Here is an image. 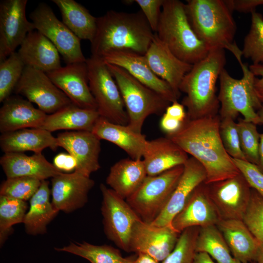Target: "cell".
I'll return each instance as SVG.
<instances>
[{"instance_id":"obj_23","label":"cell","mask_w":263,"mask_h":263,"mask_svg":"<svg viewBox=\"0 0 263 263\" xmlns=\"http://www.w3.org/2000/svg\"><path fill=\"white\" fill-rule=\"evenodd\" d=\"M47 116L27 99L10 96L0 109V132L2 134L28 128H40Z\"/></svg>"},{"instance_id":"obj_27","label":"cell","mask_w":263,"mask_h":263,"mask_svg":"<svg viewBox=\"0 0 263 263\" xmlns=\"http://www.w3.org/2000/svg\"><path fill=\"white\" fill-rule=\"evenodd\" d=\"M100 140L108 141L120 148L132 159H142L148 142L146 136L128 125L114 123L99 116L92 131Z\"/></svg>"},{"instance_id":"obj_53","label":"cell","mask_w":263,"mask_h":263,"mask_svg":"<svg viewBox=\"0 0 263 263\" xmlns=\"http://www.w3.org/2000/svg\"><path fill=\"white\" fill-rule=\"evenodd\" d=\"M257 166L261 171L263 172V133L260 134L259 160Z\"/></svg>"},{"instance_id":"obj_5","label":"cell","mask_w":263,"mask_h":263,"mask_svg":"<svg viewBox=\"0 0 263 263\" xmlns=\"http://www.w3.org/2000/svg\"><path fill=\"white\" fill-rule=\"evenodd\" d=\"M155 33L177 57L191 65L206 57L210 51L192 30L185 3L179 0H164Z\"/></svg>"},{"instance_id":"obj_1","label":"cell","mask_w":263,"mask_h":263,"mask_svg":"<svg viewBox=\"0 0 263 263\" xmlns=\"http://www.w3.org/2000/svg\"><path fill=\"white\" fill-rule=\"evenodd\" d=\"M218 114L196 119L187 118L176 133L167 135L204 167L206 184L234 177L240 173L225 151L219 132Z\"/></svg>"},{"instance_id":"obj_36","label":"cell","mask_w":263,"mask_h":263,"mask_svg":"<svg viewBox=\"0 0 263 263\" xmlns=\"http://www.w3.org/2000/svg\"><path fill=\"white\" fill-rule=\"evenodd\" d=\"M28 205L26 201L0 195V238L3 243L12 226L23 223Z\"/></svg>"},{"instance_id":"obj_57","label":"cell","mask_w":263,"mask_h":263,"mask_svg":"<svg viewBox=\"0 0 263 263\" xmlns=\"http://www.w3.org/2000/svg\"><path fill=\"white\" fill-rule=\"evenodd\" d=\"M261 5H263V0H261Z\"/></svg>"},{"instance_id":"obj_20","label":"cell","mask_w":263,"mask_h":263,"mask_svg":"<svg viewBox=\"0 0 263 263\" xmlns=\"http://www.w3.org/2000/svg\"><path fill=\"white\" fill-rule=\"evenodd\" d=\"M221 220L209 196L207 185L203 183L194 189L183 209L172 220L171 225L181 233L191 227L217 225Z\"/></svg>"},{"instance_id":"obj_32","label":"cell","mask_w":263,"mask_h":263,"mask_svg":"<svg viewBox=\"0 0 263 263\" xmlns=\"http://www.w3.org/2000/svg\"><path fill=\"white\" fill-rule=\"evenodd\" d=\"M99 116L96 110L81 108L72 104L47 115L40 129L50 132L60 130L92 132Z\"/></svg>"},{"instance_id":"obj_14","label":"cell","mask_w":263,"mask_h":263,"mask_svg":"<svg viewBox=\"0 0 263 263\" xmlns=\"http://www.w3.org/2000/svg\"><path fill=\"white\" fill-rule=\"evenodd\" d=\"M27 0L0 2V62L20 46L27 34L36 29L26 16Z\"/></svg>"},{"instance_id":"obj_33","label":"cell","mask_w":263,"mask_h":263,"mask_svg":"<svg viewBox=\"0 0 263 263\" xmlns=\"http://www.w3.org/2000/svg\"><path fill=\"white\" fill-rule=\"evenodd\" d=\"M61 13L62 22L80 39L91 42L96 31L97 18L74 0H53Z\"/></svg>"},{"instance_id":"obj_10","label":"cell","mask_w":263,"mask_h":263,"mask_svg":"<svg viewBox=\"0 0 263 263\" xmlns=\"http://www.w3.org/2000/svg\"><path fill=\"white\" fill-rule=\"evenodd\" d=\"M101 212L107 237L121 249L130 252L133 228L141 219L127 201L112 189L101 184Z\"/></svg>"},{"instance_id":"obj_9","label":"cell","mask_w":263,"mask_h":263,"mask_svg":"<svg viewBox=\"0 0 263 263\" xmlns=\"http://www.w3.org/2000/svg\"><path fill=\"white\" fill-rule=\"evenodd\" d=\"M86 63L90 89L99 115L111 122L127 125L129 118L121 94L106 63L93 56Z\"/></svg>"},{"instance_id":"obj_46","label":"cell","mask_w":263,"mask_h":263,"mask_svg":"<svg viewBox=\"0 0 263 263\" xmlns=\"http://www.w3.org/2000/svg\"><path fill=\"white\" fill-rule=\"evenodd\" d=\"M53 165L61 172L71 171L75 170L77 163L75 159L70 154L60 153L54 157Z\"/></svg>"},{"instance_id":"obj_6","label":"cell","mask_w":263,"mask_h":263,"mask_svg":"<svg viewBox=\"0 0 263 263\" xmlns=\"http://www.w3.org/2000/svg\"><path fill=\"white\" fill-rule=\"evenodd\" d=\"M239 63L243 73L242 78H233L225 68L220 75L219 115L221 118L235 120L241 114L245 121L260 124L256 111L262 107L263 104L255 92L256 76L246 65L242 61Z\"/></svg>"},{"instance_id":"obj_31","label":"cell","mask_w":263,"mask_h":263,"mask_svg":"<svg viewBox=\"0 0 263 263\" xmlns=\"http://www.w3.org/2000/svg\"><path fill=\"white\" fill-rule=\"evenodd\" d=\"M49 183L41 181L40 186L30 200V206L23 221L27 234L36 235L46 233L47 225L59 211L50 201Z\"/></svg>"},{"instance_id":"obj_34","label":"cell","mask_w":263,"mask_h":263,"mask_svg":"<svg viewBox=\"0 0 263 263\" xmlns=\"http://www.w3.org/2000/svg\"><path fill=\"white\" fill-rule=\"evenodd\" d=\"M195 251L196 252L207 253L217 263H241L232 255L216 225L200 228Z\"/></svg>"},{"instance_id":"obj_37","label":"cell","mask_w":263,"mask_h":263,"mask_svg":"<svg viewBox=\"0 0 263 263\" xmlns=\"http://www.w3.org/2000/svg\"><path fill=\"white\" fill-rule=\"evenodd\" d=\"M25 66L15 52L0 62V102L10 96L19 81Z\"/></svg>"},{"instance_id":"obj_19","label":"cell","mask_w":263,"mask_h":263,"mask_svg":"<svg viewBox=\"0 0 263 263\" xmlns=\"http://www.w3.org/2000/svg\"><path fill=\"white\" fill-rule=\"evenodd\" d=\"M183 172L167 205L151 224L157 226L171 225L175 216L183 209L194 189L207 178L203 166L194 158L189 157Z\"/></svg>"},{"instance_id":"obj_55","label":"cell","mask_w":263,"mask_h":263,"mask_svg":"<svg viewBox=\"0 0 263 263\" xmlns=\"http://www.w3.org/2000/svg\"><path fill=\"white\" fill-rule=\"evenodd\" d=\"M257 113L260 119V124L263 125V104L262 107L257 111Z\"/></svg>"},{"instance_id":"obj_56","label":"cell","mask_w":263,"mask_h":263,"mask_svg":"<svg viewBox=\"0 0 263 263\" xmlns=\"http://www.w3.org/2000/svg\"><path fill=\"white\" fill-rule=\"evenodd\" d=\"M135 259L133 257H128L127 260L123 263H134Z\"/></svg>"},{"instance_id":"obj_54","label":"cell","mask_w":263,"mask_h":263,"mask_svg":"<svg viewBox=\"0 0 263 263\" xmlns=\"http://www.w3.org/2000/svg\"><path fill=\"white\" fill-rule=\"evenodd\" d=\"M255 261L257 263H263V244L260 243Z\"/></svg>"},{"instance_id":"obj_17","label":"cell","mask_w":263,"mask_h":263,"mask_svg":"<svg viewBox=\"0 0 263 263\" xmlns=\"http://www.w3.org/2000/svg\"><path fill=\"white\" fill-rule=\"evenodd\" d=\"M101 58L107 63L123 68L169 102L178 101L179 97L169 85L152 71L145 55L129 51H118L110 52Z\"/></svg>"},{"instance_id":"obj_40","label":"cell","mask_w":263,"mask_h":263,"mask_svg":"<svg viewBox=\"0 0 263 263\" xmlns=\"http://www.w3.org/2000/svg\"><path fill=\"white\" fill-rule=\"evenodd\" d=\"M237 125L241 149L245 160L257 165L259 160L260 134L257 125L241 118Z\"/></svg>"},{"instance_id":"obj_12","label":"cell","mask_w":263,"mask_h":263,"mask_svg":"<svg viewBox=\"0 0 263 263\" xmlns=\"http://www.w3.org/2000/svg\"><path fill=\"white\" fill-rule=\"evenodd\" d=\"M14 90L46 114L54 113L73 104L45 73L30 67H25Z\"/></svg>"},{"instance_id":"obj_8","label":"cell","mask_w":263,"mask_h":263,"mask_svg":"<svg viewBox=\"0 0 263 263\" xmlns=\"http://www.w3.org/2000/svg\"><path fill=\"white\" fill-rule=\"evenodd\" d=\"M178 166L155 176H147L137 190L126 199L141 219L152 223L168 202L183 172Z\"/></svg>"},{"instance_id":"obj_45","label":"cell","mask_w":263,"mask_h":263,"mask_svg":"<svg viewBox=\"0 0 263 263\" xmlns=\"http://www.w3.org/2000/svg\"><path fill=\"white\" fill-rule=\"evenodd\" d=\"M134 1L140 6L151 30L155 33L164 0H135Z\"/></svg>"},{"instance_id":"obj_4","label":"cell","mask_w":263,"mask_h":263,"mask_svg":"<svg viewBox=\"0 0 263 263\" xmlns=\"http://www.w3.org/2000/svg\"><path fill=\"white\" fill-rule=\"evenodd\" d=\"M185 7L192 30L209 50L227 49L242 60V50L233 41L236 23L225 0H188Z\"/></svg>"},{"instance_id":"obj_38","label":"cell","mask_w":263,"mask_h":263,"mask_svg":"<svg viewBox=\"0 0 263 263\" xmlns=\"http://www.w3.org/2000/svg\"><path fill=\"white\" fill-rule=\"evenodd\" d=\"M251 14V27L244 38L242 55L253 64L263 65V17L256 11Z\"/></svg>"},{"instance_id":"obj_22","label":"cell","mask_w":263,"mask_h":263,"mask_svg":"<svg viewBox=\"0 0 263 263\" xmlns=\"http://www.w3.org/2000/svg\"><path fill=\"white\" fill-rule=\"evenodd\" d=\"M152 71L167 82L179 98L180 84L193 65L177 57L154 33L153 40L145 55Z\"/></svg>"},{"instance_id":"obj_52","label":"cell","mask_w":263,"mask_h":263,"mask_svg":"<svg viewBox=\"0 0 263 263\" xmlns=\"http://www.w3.org/2000/svg\"><path fill=\"white\" fill-rule=\"evenodd\" d=\"M134 263H159V262L148 254L138 253Z\"/></svg>"},{"instance_id":"obj_18","label":"cell","mask_w":263,"mask_h":263,"mask_svg":"<svg viewBox=\"0 0 263 263\" xmlns=\"http://www.w3.org/2000/svg\"><path fill=\"white\" fill-rule=\"evenodd\" d=\"M52 203L58 211L70 213L83 207L94 185L90 177L74 171L52 178Z\"/></svg>"},{"instance_id":"obj_47","label":"cell","mask_w":263,"mask_h":263,"mask_svg":"<svg viewBox=\"0 0 263 263\" xmlns=\"http://www.w3.org/2000/svg\"><path fill=\"white\" fill-rule=\"evenodd\" d=\"M225 2L230 10L240 12L251 13L261 4V0H225Z\"/></svg>"},{"instance_id":"obj_29","label":"cell","mask_w":263,"mask_h":263,"mask_svg":"<svg viewBox=\"0 0 263 263\" xmlns=\"http://www.w3.org/2000/svg\"><path fill=\"white\" fill-rule=\"evenodd\" d=\"M0 147L4 153H39L47 148L55 150L58 146L56 137L51 132L40 128H26L1 134Z\"/></svg>"},{"instance_id":"obj_7","label":"cell","mask_w":263,"mask_h":263,"mask_svg":"<svg viewBox=\"0 0 263 263\" xmlns=\"http://www.w3.org/2000/svg\"><path fill=\"white\" fill-rule=\"evenodd\" d=\"M106 63L121 94L129 118L127 125L135 132L141 133L146 119L150 115L162 113L171 103L123 68Z\"/></svg>"},{"instance_id":"obj_21","label":"cell","mask_w":263,"mask_h":263,"mask_svg":"<svg viewBox=\"0 0 263 263\" xmlns=\"http://www.w3.org/2000/svg\"><path fill=\"white\" fill-rule=\"evenodd\" d=\"M56 139L58 147L75 159L77 166L75 171L90 177L100 169V140L92 132H65L59 133Z\"/></svg>"},{"instance_id":"obj_50","label":"cell","mask_w":263,"mask_h":263,"mask_svg":"<svg viewBox=\"0 0 263 263\" xmlns=\"http://www.w3.org/2000/svg\"><path fill=\"white\" fill-rule=\"evenodd\" d=\"M185 108L182 103L176 101L167 107L165 113L174 119L184 122L187 118V112Z\"/></svg>"},{"instance_id":"obj_42","label":"cell","mask_w":263,"mask_h":263,"mask_svg":"<svg viewBox=\"0 0 263 263\" xmlns=\"http://www.w3.org/2000/svg\"><path fill=\"white\" fill-rule=\"evenodd\" d=\"M243 221L254 237L263 244V198L253 189Z\"/></svg>"},{"instance_id":"obj_25","label":"cell","mask_w":263,"mask_h":263,"mask_svg":"<svg viewBox=\"0 0 263 263\" xmlns=\"http://www.w3.org/2000/svg\"><path fill=\"white\" fill-rule=\"evenodd\" d=\"M0 164L7 178L28 177L45 180L62 172L47 160L41 152L28 156L24 152H8L0 157Z\"/></svg>"},{"instance_id":"obj_48","label":"cell","mask_w":263,"mask_h":263,"mask_svg":"<svg viewBox=\"0 0 263 263\" xmlns=\"http://www.w3.org/2000/svg\"><path fill=\"white\" fill-rule=\"evenodd\" d=\"M183 122L174 119L164 113L160 121V127L167 135L177 132L181 128Z\"/></svg>"},{"instance_id":"obj_28","label":"cell","mask_w":263,"mask_h":263,"mask_svg":"<svg viewBox=\"0 0 263 263\" xmlns=\"http://www.w3.org/2000/svg\"><path fill=\"white\" fill-rule=\"evenodd\" d=\"M216 225L236 260L241 263L255 261L260 242L243 220L221 219Z\"/></svg>"},{"instance_id":"obj_24","label":"cell","mask_w":263,"mask_h":263,"mask_svg":"<svg viewBox=\"0 0 263 263\" xmlns=\"http://www.w3.org/2000/svg\"><path fill=\"white\" fill-rule=\"evenodd\" d=\"M18 53L25 66L45 73L61 67L57 49L38 31L34 30L27 34Z\"/></svg>"},{"instance_id":"obj_39","label":"cell","mask_w":263,"mask_h":263,"mask_svg":"<svg viewBox=\"0 0 263 263\" xmlns=\"http://www.w3.org/2000/svg\"><path fill=\"white\" fill-rule=\"evenodd\" d=\"M200 228L191 227L183 231L174 248L162 263H192Z\"/></svg>"},{"instance_id":"obj_41","label":"cell","mask_w":263,"mask_h":263,"mask_svg":"<svg viewBox=\"0 0 263 263\" xmlns=\"http://www.w3.org/2000/svg\"><path fill=\"white\" fill-rule=\"evenodd\" d=\"M41 183L39 179L28 177L7 178L0 185V195L26 201L36 192Z\"/></svg>"},{"instance_id":"obj_26","label":"cell","mask_w":263,"mask_h":263,"mask_svg":"<svg viewBox=\"0 0 263 263\" xmlns=\"http://www.w3.org/2000/svg\"><path fill=\"white\" fill-rule=\"evenodd\" d=\"M143 158L147 175L155 176L184 165L189 157L179 146L166 137L148 141Z\"/></svg>"},{"instance_id":"obj_51","label":"cell","mask_w":263,"mask_h":263,"mask_svg":"<svg viewBox=\"0 0 263 263\" xmlns=\"http://www.w3.org/2000/svg\"><path fill=\"white\" fill-rule=\"evenodd\" d=\"M192 263H215L207 253L196 252Z\"/></svg>"},{"instance_id":"obj_43","label":"cell","mask_w":263,"mask_h":263,"mask_svg":"<svg viewBox=\"0 0 263 263\" xmlns=\"http://www.w3.org/2000/svg\"><path fill=\"white\" fill-rule=\"evenodd\" d=\"M220 137L228 154L233 159L245 160L241 150L237 123L231 118H221Z\"/></svg>"},{"instance_id":"obj_16","label":"cell","mask_w":263,"mask_h":263,"mask_svg":"<svg viewBox=\"0 0 263 263\" xmlns=\"http://www.w3.org/2000/svg\"><path fill=\"white\" fill-rule=\"evenodd\" d=\"M46 74L73 104L97 111V104L89 85L86 61L66 64Z\"/></svg>"},{"instance_id":"obj_3","label":"cell","mask_w":263,"mask_h":263,"mask_svg":"<svg viewBox=\"0 0 263 263\" xmlns=\"http://www.w3.org/2000/svg\"><path fill=\"white\" fill-rule=\"evenodd\" d=\"M226 63L225 50H210L206 57L193 65L179 87L185 94L181 103L187 108V118L196 119L219 114L220 103L216 82Z\"/></svg>"},{"instance_id":"obj_11","label":"cell","mask_w":263,"mask_h":263,"mask_svg":"<svg viewBox=\"0 0 263 263\" xmlns=\"http://www.w3.org/2000/svg\"><path fill=\"white\" fill-rule=\"evenodd\" d=\"M30 18L36 29L55 46L66 64L86 61L80 39L57 18L47 4L40 3L31 13Z\"/></svg>"},{"instance_id":"obj_2","label":"cell","mask_w":263,"mask_h":263,"mask_svg":"<svg viewBox=\"0 0 263 263\" xmlns=\"http://www.w3.org/2000/svg\"><path fill=\"white\" fill-rule=\"evenodd\" d=\"M96 24L91 42V56L96 57L118 51L145 55L154 36L141 10L135 13L110 10L97 18Z\"/></svg>"},{"instance_id":"obj_49","label":"cell","mask_w":263,"mask_h":263,"mask_svg":"<svg viewBox=\"0 0 263 263\" xmlns=\"http://www.w3.org/2000/svg\"><path fill=\"white\" fill-rule=\"evenodd\" d=\"M249 69L256 76L254 87L259 100L263 104V65L251 64Z\"/></svg>"},{"instance_id":"obj_15","label":"cell","mask_w":263,"mask_h":263,"mask_svg":"<svg viewBox=\"0 0 263 263\" xmlns=\"http://www.w3.org/2000/svg\"><path fill=\"white\" fill-rule=\"evenodd\" d=\"M179 234L171 225L157 226L140 219L132 229L130 252L148 254L162 262L174 248Z\"/></svg>"},{"instance_id":"obj_13","label":"cell","mask_w":263,"mask_h":263,"mask_svg":"<svg viewBox=\"0 0 263 263\" xmlns=\"http://www.w3.org/2000/svg\"><path fill=\"white\" fill-rule=\"evenodd\" d=\"M207 185L221 219L243 220L250 202L251 189L241 173Z\"/></svg>"},{"instance_id":"obj_35","label":"cell","mask_w":263,"mask_h":263,"mask_svg":"<svg viewBox=\"0 0 263 263\" xmlns=\"http://www.w3.org/2000/svg\"><path fill=\"white\" fill-rule=\"evenodd\" d=\"M55 249L80 256L91 263H123L128 259L123 258L118 250L111 246L94 245L86 242H71L68 245Z\"/></svg>"},{"instance_id":"obj_44","label":"cell","mask_w":263,"mask_h":263,"mask_svg":"<svg viewBox=\"0 0 263 263\" xmlns=\"http://www.w3.org/2000/svg\"><path fill=\"white\" fill-rule=\"evenodd\" d=\"M232 160L250 187L263 198V172L257 165L244 160Z\"/></svg>"},{"instance_id":"obj_30","label":"cell","mask_w":263,"mask_h":263,"mask_svg":"<svg viewBox=\"0 0 263 263\" xmlns=\"http://www.w3.org/2000/svg\"><path fill=\"white\" fill-rule=\"evenodd\" d=\"M147 176L143 160L125 158L111 167L106 183L125 199L137 190Z\"/></svg>"}]
</instances>
